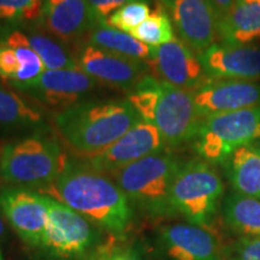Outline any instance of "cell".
<instances>
[{"label":"cell","instance_id":"obj_1","mask_svg":"<svg viewBox=\"0 0 260 260\" xmlns=\"http://www.w3.org/2000/svg\"><path fill=\"white\" fill-rule=\"evenodd\" d=\"M50 191L60 203L112 235H122L133 220V206L118 184L84 160H68Z\"/></svg>","mask_w":260,"mask_h":260},{"label":"cell","instance_id":"obj_2","mask_svg":"<svg viewBox=\"0 0 260 260\" xmlns=\"http://www.w3.org/2000/svg\"><path fill=\"white\" fill-rule=\"evenodd\" d=\"M142 121L128 99L84 100L54 118L60 138L81 158L95 155Z\"/></svg>","mask_w":260,"mask_h":260},{"label":"cell","instance_id":"obj_3","mask_svg":"<svg viewBox=\"0 0 260 260\" xmlns=\"http://www.w3.org/2000/svg\"><path fill=\"white\" fill-rule=\"evenodd\" d=\"M67 162L59 142L42 130L3 148L0 176L14 187H50Z\"/></svg>","mask_w":260,"mask_h":260},{"label":"cell","instance_id":"obj_4","mask_svg":"<svg viewBox=\"0 0 260 260\" xmlns=\"http://www.w3.org/2000/svg\"><path fill=\"white\" fill-rule=\"evenodd\" d=\"M180 162L170 152L159 151L136 160L113 174L132 206L149 217L170 216L171 186Z\"/></svg>","mask_w":260,"mask_h":260},{"label":"cell","instance_id":"obj_5","mask_svg":"<svg viewBox=\"0 0 260 260\" xmlns=\"http://www.w3.org/2000/svg\"><path fill=\"white\" fill-rule=\"evenodd\" d=\"M224 193V183L207 161L191 160L180 165L171 186V204L191 224L207 226Z\"/></svg>","mask_w":260,"mask_h":260},{"label":"cell","instance_id":"obj_6","mask_svg":"<svg viewBox=\"0 0 260 260\" xmlns=\"http://www.w3.org/2000/svg\"><path fill=\"white\" fill-rule=\"evenodd\" d=\"M260 139V106L205 117L195 149L207 162H224L236 148Z\"/></svg>","mask_w":260,"mask_h":260},{"label":"cell","instance_id":"obj_7","mask_svg":"<svg viewBox=\"0 0 260 260\" xmlns=\"http://www.w3.org/2000/svg\"><path fill=\"white\" fill-rule=\"evenodd\" d=\"M48 222L41 247L59 259H75L86 254L96 245L99 230L82 214L45 195Z\"/></svg>","mask_w":260,"mask_h":260},{"label":"cell","instance_id":"obj_8","mask_svg":"<svg viewBox=\"0 0 260 260\" xmlns=\"http://www.w3.org/2000/svg\"><path fill=\"white\" fill-rule=\"evenodd\" d=\"M160 82L161 93L154 124L160 132L165 145L172 148L178 147L195 140L204 118L195 106L193 92L162 81Z\"/></svg>","mask_w":260,"mask_h":260},{"label":"cell","instance_id":"obj_9","mask_svg":"<svg viewBox=\"0 0 260 260\" xmlns=\"http://www.w3.org/2000/svg\"><path fill=\"white\" fill-rule=\"evenodd\" d=\"M180 40L200 56L218 38L219 15L211 0H157Z\"/></svg>","mask_w":260,"mask_h":260},{"label":"cell","instance_id":"obj_10","mask_svg":"<svg viewBox=\"0 0 260 260\" xmlns=\"http://www.w3.org/2000/svg\"><path fill=\"white\" fill-rule=\"evenodd\" d=\"M99 82L80 69L46 70L38 79L15 87L35 100L63 111L65 109L88 100Z\"/></svg>","mask_w":260,"mask_h":260},{"label":"cell","instance_id":"obj_11","mask_svg":"<svg viewBox=\"0 0 260 260\" xmlns=\"http://www.w3.org/2000/svg\"><path fill=\"white\" fill-rule=\"evenodd\" d=\"M165 147L167 145L157 125L140 121L115 144L95 155L82 158V160L103 174L113 175L132 162L157 153Z\"/></svg>","mask_w":260,"mask_h":260},{"label":"cell","instance_id":"obj_12","mask_svg":"<svg viewBox=\"0 0 260 260\" xmlns=\"http://www.w3.org/2000/svg\"><path fill=\"white\" fill-rule=\"evenodd\" d=\"M0 207L22 241L41 247L48 222V207L44 194L24 187H6L0 190Z\"/></svg>","mask_w":260,"mask_h":260},{"label":"cell","instance_id":"obj_13","mask_svg":"<svg viewBox=\"0 0 260 260\" xmlns=\"http://www.w3.org/2000/svg\"><path fill=\"white\" fill-rule=\"evenodd\" d=\"M75 58L79 69L99 83L126 92H132L147 71L145 60L119 56L90 44L82 45Z\"/></svg>","mask_w":260,"mask_h":260},{"label":"cell","instance_id":"obj_14","mask_svg":"<svg viewBox=\"0 0 260 260\" xmlns=\"http://www.w3.org/2000/svg\"><path fill=\"white\" fill-rule=\"evenodd\" d=\"M147 64L158 80L189 92H194L210 81L198 54L177 38L161 46L153 47Z\"/></svg>","mask_w":260,"mask_h":260},{"label":"cell","instance_id":"obj_15","mask_svg":"<svg viewBox=\"0 0 260 260\" xmlns=\"http://www.w3.org/2000/svg\"><path fill=\"white\" fill-rule=\"evenodd\" d=\"M198 57L210 80L260 79V47L214 42Z\"/></svg>","mask_w":260,"mask_h":260},{"label":"cell","instance_id":"obj_16","mask_svg":"<svg viewBox=\"0 0 260 260\" xmlns=\"http://www.w3.org/2000/svg\"><path fill=\"white\" fill-rule=\"evenodd\" d=\"M200 116L260 106V84L245 80H210L193 92Z\"/></svg>","mask_w":260,"mask_h":260},{"label":"cell","instance_id":"obj_17","mask_svg":"<svg viewBox=\"0 0 260 260\" xmlns=\"http://www.w3.org/2000/svg\"><path fill=\"white\" fill-rule=\"evenodd\" d=\"M87 0H45L40 25L64 44H73L96 25Z\"/></svg>","mask_w":260,"mask_h":260},{"label":"cell","instance_id":"obj_18","mask_svg":"<svg viewBox=\"0 0 260 260\" xmlns=\"http://www.w3.org/2000/svg\"><path fill=\"white\" fill-rule=\"evenodd\" d=\"M161 242L174 260H218L216 236L195 224H171L160 230Z\"/></svg>","mask_w":260,"mask_h":260},{"label":"cell","instance_id":"obj_19","mask_svg":"<svg viewBox=\"0 0 260 260\" xmlns=\"http://www.w3.org/2000/svg\"><path fill=\"white\" fill-rule=\"evenodd\" d=\"M46 128L40 109L0 83V132L34 134Z\"/></svg>","mask_w":260,"mask_h":260},{"label":"cell","instance_id":"obj_20","mask_svg":"<svg viewBox=\"0 0 260 260\" xmlns=\"http://www.w3.org/2000/svg\"><path fill=\"white\" fill-rule=\"evenodd\" d=\"M218 39L233 45H248L260 40V4L235 3L219 16Z\"/></svg>","mask_w":260,"mask_h":260},{"label":"cell","instance_id":"obj_21","mask_svg":"<svg viewBox=\"0 0 260 260\" xmlns=\"http://www.w3.org/2000/svg\"><path fill=\"white\" fill-rule=\"evenodd\" d=\"M226 161L229 180L235 193L260 199L259 146H241L233 152Z\"/></svg>","mask_w":260,"mask_h":260},{"label":"cell","instance_id":"obj_22","mask_svg":"<svg viewBox=\"0 0 260 260\" xmlns=\"http://www.w3.org/2000/svg\"><path fill=\"white\" fill-rule=\"evenodd\" d=\"M87 35L90 45L119 56L139 60H148L153 52V47L136 40L128 32L117 30L104 23L94 25Z\"/></svg>","mask_w":260,"mask_h":260},{"label":"cell","instance_id":"obj_23","mask_svg":"<svg viewBox=\"0 0 260 260\" xmlns=\"http://www.w3.org/2000/svg\"><path fill=\"white\" fill-rule=\"evenodd\" d=\"M224 219L234 232L243 236L260 237V199L234 193L223 205Z\"/></svg>","mask_w":260,"mask_h":260},{"label":"cell","instance_id":"obj_24","mask_svg":"<svg viewBox=\"0 0 260 260\" xmlns=\"http://www.w3.org/2000/svg\"><path fill=\"white\" fill-rule=\"evenodd\" d=\"M24 34L27 45L39 54L46 70L79 69L76 58L71 56L64 42L45 31H39L37 27H28Z\"/></svg>","mask_w":260,"mask_h":260},{"label":"cell","instance_id":"obj_25","mask_svg":"<svg viewBox=\"0 0 260 260\" xmlns=\"http://www.w3.org/2000/svg\"><path fill=\"white\" fill-rule=\"evenodd\" d=\"M4 44L6 46L14 48L19 61V70L15 79L9 82L10 86L15 88L21 84L30 82L38 79L44 71H46V68L39 54L27 45V39L23 30H18V29L10 30L4 37Z\"/></svg>","mask_w":260,"mask_h":260},{"label":"cell","instance_id":"obj_26","mask_svg":"<svg viewBox=\"0 0 260 260\" xmlns=\"http://www.w3.org/2000/svg\"><path fill=\"white\" fill-rule=\"evenodd\" d=\"M128 34L151 47H159L176 38L170 17L159 4H157V8L151 12L146 21L130 30Z\"/></svg>","mask_w":260,"mask_h":260},{"label":"cell","instance_id":"obj_27","mask_svg":"<svg viewBox=\"0 0 260 260\" xmlns=\"http://www.w3.org/2000/svg\"><path fill=\"white\" fill-rule=\"evenodd\" d=\"M45 0H0V23L32 27L40 24Z\"/></svg>","mask_w":260,"mask_h":260},{"label":"cell","instance_id":"obj_28","mask_svg":"<svg viewBox=\"0 0 260 260\" xmlns=\"http://www.w3.org/2000/svg\"><path fill=\"white\" fill-rule=\"evenodd\" d=\"M161 93V82L154 76L142 77L129 93L128 102L139 113L142 121L154 123L155 111Z\"/></svg>","mask_w":260,"mask_h":260},{"label":"cell","instance_id":"obj_29","mask_svg":"<svg viewBox=\"0 0 260 260\" xmlns=\"http://www.w3.org/2000/svg\"><path fill=\"white\" fill-rule=\"evenodd\" d=\"M149 15H151V10H149L147 0H135L113 12L104 24L115 28L117 30L129 32L146 21Z\"/></svg>","mask_w":260,"mask_h":260},{"label":"cell","instance_id":"obj_30","mask_svg":"<svg viewBox=\"0 0 260 260\" xmlns=\"http://www.w3.org/2000/svg\"><path fill=\"white\" fill-rule=\"evenodd\" d=\"M19 70V61L14 48L6 46L4 39L0 40V77L10 82L16 77Z\"/></svg>","mask_w":260,"mask_h":260},{"label":"cell","instance_id":"obj_31","mask_svg":"<svg viewBox=\"0 0 260 260\" xmlns=\"http://www.w3.org/2000/svg\"><path fill=\"white\" fill-rule=\"evenodd\" d=\"M132 2H135V0H87L98 24L105 23L106 19L113 12Z\"/></svg>","mask_w":260,"mask_h":260},{"label":"cell","instance_id":"obj_32","mask_svg":"<svg viewBox=\"0 0 260 260\" xmlns=\"http://www.w3.org/2000/svg\"><path fill=\"white\" fill-rule=\"evenodd\" d=\"M236 260H260V237H246L234 247Z\"/></svg>","mask_w":260,"mask_h":260},{"label":"cell","instance_id":"obj_33","mask_svg":"<svg viewBox=\"0 0 260 260\" xmlns=\"http://www.w3.org/2000/svg\"><path fill=\"white\" fill-rule=\"evenodd\" d=\"M112 260H145L141 252L135 247H124V248H116L113 253Z\"/></svg>","mask_w":260,"mask_h":260},{"label":"cell","instance_id":"obj_34","mask_svg":"<svg viewBox=\"0 0 260 260\" xmlns=\"http://www.w3.org/2000/svg\"><path fill=\"white\" fill-rule=\"evenodd\" d=\"M115 247L111 243H107L103 247L96 248V251L89 256L88 260H112L113 253H115Z\"/></svg>","mask_w":260,"mask_h":260},{"label":"cell","instance_id":"obj_35","mask_svg":"<svg viewBox=\"0 0 260 260\" xmlns=\"http://www.w3.org/2000/svg\"><path fill=\"white\" fill-rule=\"evenodd\" d=\"M214 8L218 11V15L222 16L226 14L230 9L235 5L236 0H211Z\"/></svg>","mask_w":260,"mask_h":260},{"label":"cell","instance_id":"obj_36","mask_svg":"<svg viewBox=\"0 0 260 260\" xmlns=\"http://www.w3.org/2000/svg\"><path fill=\"white\" fill-rule=\"evenodd\" d=\"M5 217H4V213H3L2 211V207H0V240H3L6 235V223H5Z\"/></svg>","mask_w":260,"mask_h":260},{"label":"cell","instance_id":"obj_37","mask_svg":"<svg viewBox=\"0 0 260 260\" xmlns=\"http://www.w3.org/2000/svg\"><path fill=\"white\" fill-rule=\"evenodd\" d=\"M236 3H248V4H260V0H236Z\"/></svg>","mask_w":260,"mask_h":260},{"label":"cell","instance_id":"obj_38","mask_svg":"<svg viewBox=\"0 0 260 260\" xmlns=\"http://www.w3.org/2000/svg\"><path fill=\"white\" fill-rule=\"evenodd\" d=\"M9 31H10V30H6V31H4V30H3L2 28H0V34H8Z\"/></svg>","mask_w":260,"mask_h":260},{"label":"cell","instance_id":"obj_39","mask_svg":"<svg viewBox=\"0 0 260 260\" xmlns=\"http://www.w3.org/2000/svg\"><path fill=\"white\" fill-rule=\"evenodd\" d=\"M0 260H4V259H3V254H2V251H0Z\"/></svg>","mask_w":260,"mask_h":260}]
</instances>
